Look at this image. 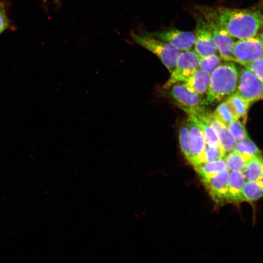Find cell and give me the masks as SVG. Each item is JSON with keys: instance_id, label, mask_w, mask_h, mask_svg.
<instances>
[{"instance_id": "cell-1", "label": "cell", "mask_w": 263, "mask_h": 263, "mask_svg": "<svg viewBox=\"0 0 263 263\" xmlns=\"http://www.w3.org/2000/svg\"><path fill=\"white\" fill-rule=\"evenodd\" d=\"M198 10L204 17L215 21L238 39L256 35L263 24V13L259 9L200 6Z\"/></svg>"}, {"instance_id": "cell-2", "label": "cell", "mask_w": 263, "mask_h": 263, "mask_svg": "<svg viewBox=\"0 0 263 263\" xmlns=\"http://www.w3.org/2000/svg\"><path fill=\"white\" fill-rule=\"evenodd\" d=\"M238 71L232 62L220 64L210 75L209 87L203 100L204 104L218 102L236 91L238 83Z\"/></svg>"}, {"instance_id": "cell-3", "label": "cell", "mask_w": 263, "mask_h": 263, "mask_svg": "<svg viewBox=\"0 0 263 263\" xmlns=\"http://www.w3.org/2000/svg\"><path fill=\"white\" fill-rule=\"evenodd\" d=\"M132 37L136 43L155 54L170 72L173 71L180 50L168 42L142 33L133 34Z\"/></svg>"}, {"instance_id": "cell-4", "label": "cell", "mask_w": 263, "mask_h": 263, "mask_svg": "<svg viewBox=\"0 0 263 263\" xmlns=\"http://www.w3.org/2000/svg\"><path fill=\"white\" fill-rule=\"evenodd\" d=\"M200 56L195 51L187 50L180 53L170 76L164 85L168 89L171 85L185 82L199 68Z\"/></svg>"}, {"instance_id": "cell-5", "label": "cell", "mask_w": 263, "mask_h": 263, "mask_svg": "<svg viewBox=\"0 0 263 263\" xmlns=\"http://www.w3.org/2000/svg\"><path fill=\"white\" fill-rule=\"evenodd\" d=\"M196 21L195 51L200 57L215 54L218 49L207 22L200 13H194Z\"/></svg>"}, {"instance_id": "cell-6", "label": "cell", "mask_w": 263, "mask_h": 263, "mask_svg": "<svg viewBox=\"0 0 263 263\" xmlns=\"http://www.w3.org/2000/svg\"><path fill=\"white\" fill-rule=\"evenodd\" d=\"M238 84L236 93L247 101L263 99V82L250 70H241Z\"/></svg>"}, {"instance_id": "cell-7", "label": "cell", "mask_w": 263, "mask_h": 263, "mask_svg": "<svg viewBox=\"0 0 263 263\" xmlns=\"http://www.w3.org/2000/svg\"><path fill=\"white\" fill-rule=\"evenodd\" d=\"M235 62H249L263 57V43L259 35L239 39L232 50Z\"/></svg>"}, {"instance_id": "cell-8", "label": "cell", "mask_w": 263, "mask_h": 263, "mask_svg": "<svg viewBox=\"0 0 263 263\" xmlns=\"http://www.w3.org/2000/svg\"><path fill=\"white\" fill-rule=\"evenodd\" d=\"M212 34L220 57L227 61L235 62L232 50L235 42L229 33L222 26L212 19L205 18Z\"/></svg>"}, {"instance_id": "cell-9", "label": "cell", "mask_w": 263, "mask_h": 263, "mask_svg": "<svg viewBox=\"0 0 263 263\" xmlns=\"http://www.w3.org/2000/svg\"><path fill=\"white\" fill-rule=\"evenodd\" d=\"M189 136V163L194 167L203 163V156L207 143L199 125L189 115L186 121Z\"/></svg>"}, {"instance_id": "cell-10", "label": "cell", "mask_w": 263, "mask_h": 263, "mask_svg": "<svg viewBox=\"0 0 263 263\" xmlns=\"http://www.w3.org/2000/svg\"><path fill=\"white\" fill-rule=\"evenodd\" d=\"M143 34L168 42L184 51L190 50L195 40V34L192 32L174 28L157 32H144Z\"/></svg>"}, {"instance_id": "cell-11", "label": "cell", "mask_w": 263, "mask_h": 263, "mask_svg": "<svg viewBox=\"0 0 263 263\" xmlns=\"http://www.w3.org/2000/svg\"><path fill=\"white\" fill-rule=\"evenodd\" d=\"M168 89L169 95L186 113L204 105L200 95L188 89L183 83H174Z\"/></svg>"}, {"instance_id": "cell-12", "label": "cell", "mask_w": 263, "mask_h": 263, "mask_svg": "<svg viewBox=\"0 0 263 263\" xmlns=\"http://www.w3.org/2000/svg\"><path fill=\"white\" fill-rule=\"evenodd\" d=\"M229 173L230 170L226 168L210 177L202 179L210 196L218 203L226 202Z\"/></svg>"}, {"instance_id": "cell-13", "label": "cell", "mask_w": 263, "mask_h": 263, "mask_svg": "<svg viewBox=\"0 0 263 263\" xmlns=\"http://www.w3.org/2000/svg\"><path fill=\"white\" fill-rule=\"evenodd\" d=\"M245 181L243 171L230 172L228 180L226 202L236 205L243 202L242 192Z\"/></svg>"}, {"instance_id": "cell-14", "label": "cell", "mask_w": 263, "mask_h": 263, "mask_svg": "<svg viewBox=\"0 0 263 263\" xmlns=\"http://www.w3.org/2000/svg\"><path fill=\"white\" fill-rule=\"evenodd\" d=\"M210 78V75L198 69L183 83L188 89L201 95L207 94Z\"/></svg>"}, {"instance_id": "cell-15", "label": "cell", "mask_w": 263, "mask_h": 263, "mask_svg": "<svg viewBox=\"0 0 263 263\" xmlns=\"http://www.w3.org/2000/svg\"><path fill=\"white\" fill-rule=\"evenodd\" d=\"M229 107L232 113L236 119L242 118L243 123L247 120V112L250 103L236 92L227 97L225 101Z\"/></svg>"}, {"instance_id": "cell-16", "label": "cell", "mask_w": 263, "mask_h": 263, "mask_svg": "<svg viewBox=\"0 0 263 263\" xmlns=\"http://www.w3.org/2000/svg\"><path fill=\"white\" fill-rule=\"evenodd\" d=\"M243 172L246 181H259L263 176V157L255 156L250 158Z\"/></svg>"}, {"instance_id": "cell-17", "label": "cell", "mask_w": 263, "mask_h": 263, "mask_svg": "<svg viewBox=\"0 0 263 263\" xmlns=\"http://www.w3.org/2000/svg\"><path fill=\"white\" fill-rule=\"evenodd\" d=\"M194 168L202 179L210 177L227 168L224 159L202 163Z\"/></svg>"}, {"instance_id": "cell-18", "label": "cell", "mask_w": 263, "mask_h": 263, "mask_svg": "<svg viewBox=\"0 0 263 263\" xmlns=\"http://www.w3.org/2000/svg\"><path fill=\"white\" fill-rule=\"evenodd\" d=\"M243 201L254 202L263 197V185L259 181H246L243 187Z\"/></svg>"}, {"instance_id": "cell-19", "label": "cell", "mask_w": 263, "mask_h": 263, "mask_svg": "<svg viewBox=\"0 0 263 263\" xmlns=\"http://www.w3.org/2000/svg\"><path fill=\"white\" fill-rule=\"evenodd\" d=\"M251 158L234 150L225 157V160L229 170L243 171L246 162Z\"/></svg>"}, {"instance_id": "cell-20", "label": "cell", "mask_w": 263, "mask_h": 263, "mask_svg": "<svg viewBox=\"0 0 263 263\" xmlns=\"http://www.w3.org/2000/svg\"><path fill=\"white\" fill-rule=\"evenodd\" d=\"M195 122L200 127L207 145L216 147L221 145L215 130L206 121L191 115Z\"/></svg>"}, {"instance_id": "cell-21", "label": "cell", "mask_w": 263, "mask_h": 263, "mask_svg": "<svg viewBox=\"0 0 263 263\" xmlns=\"http://www.w3.org/2000/svg\"><path fill=\"white\" fill-rule=\"evenodd\" d=\"M212 114L219 122L226 127L231 121L236 119L225 101L219 104Z\"/></svg>"}, {"instance_id": "cell-22", "label": "cell", "mask_w": 263, "mask_h": 263, "mask_svg": "<svg viewBox=\"0 0 263 263\" xmlns=\"http://www.w3.org/2000/svg\"><path fill=\"white\" fill-rule=\"evenodd\" d=\"M221 58L216 54L200 57L199 68L204 72L211 75L220 65Z\"/></svg>"}, {"instance_id": "cell-23", "label": "cell", "mask_w": 263, "mask_h": 263, "mask_svg": "<svg viewBox=\"0 0 263 263\" xmlns=\"http://www.w3.org/2000/svg\"><path fill=\"white\" fill-rule=\"evenodd\" d=\"M243 124L239 119H235L231 121L227 127L237 142L250 140Z\"/></svg>"}, {"instance_id": "cell-24", "label": "cell", "mask_w": 263, "mask_h": 263, "mask_svg": "<svg viewBox=\"0 0 263 263\" xmlns=\"http://www.w3.org/2000/svg\"><path fill=\"white\" fill-rule=\"evenodd\" d=\"M234 150L250 157L262 154L261 150L251 140L238 142Z\"/></svg>"}, {"instance_id": "cell-25", "label": "cell", "mask_w": 263, "mask_h": 263, "mask_svg": "<svg viewBox=\"0 0 263 263\" xmlns=\"http://www.w3.org/2000/svg\"><path fill=\"white\" fill-rule=\"evenodd\" d=\"M179 141L183 154L188 160L190 157L189 136L187 122L179 129Z\"/></svg>"}, {"instance_id": "cell-26", "label": "cell", "mask_w": 263, "mask_h": 263, "mask_svg": "<svg viewBox=\"0 0 263 263\" xmlns=\"http://www.w3.org/2000/svg\"><path fill=\"white\" fill-rule=\"evenodd\" d=\"M225 153L221 145L216 147L207 145L203 156V163L224 159Z\"/></svg>"}, {"instance_id": "cell-27", "label": "cell", "mask_w": 263, "mask_h": 263, "mask_svg": "<svg viewBox=\"0 0 263 263\" xmlns=\"http://www.w3.org/2000/svg\"><path fill=\"white\" fill-rule=\"evenodd\" d=\"M240 64L252 71L263 82V57L249 62H241Z\"/></svg>"}, {"instance_id": "cell-28", "label": "cell", "mask_w": 263, "mask_h": 263, "mask_svg": "<svg viewBox=\"0 0 263 263\" xmlns=\"http://www.w3.org/2000/svg\"><path fill=\"white\" fill-rule=\"evenodd\" d=\"M3 3L0 5V34L5 31L9 26V19Z\"/></svg>"}, {"instance_id": "cell-29", "label": "cell", "mask_w": 263, "mask_h": 263, "mask_svg": "<svg viewBox=\"0 0 263 263\" xmlns=\"http://www.w3.org/2000/svg\"><path fill=\"white\" fill-rule=\"evenodd\" d=\"M262 26H263V29L262 30V32H261L260 35H259V36H260V37L261 38V40H262V42L263 43V24Z\"/></svg>"}, {"instance_id": "cell-30", "label": "cell", "mask_w": 263, "mask_h": 263, "mask_svg": "<svg viewBox=\"0 0 263 263\" xmlns=\"http://www.w3.org/2000/svg\"><path fill=\"white\" fill-rule=\"evenodd\" d=\"M259 181L262 184V185H263V177L261 178V179L259 180Z\"/></svg>"}, {"instance_id": "cell-31", "label": "cell", "mask_w": 263, "mask_h": 263, "mask_svg": "<svg viewBox=\"0 0 263 263\" xmlns=\"http://www.w3.org/2000/svg\"><path fill=\"white\" fill-rule=\"evenodd\" d=\"M2 4H3V3L1 2V1H0V5H1Z\"/></svg>"}]
</instances>
